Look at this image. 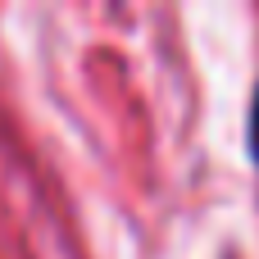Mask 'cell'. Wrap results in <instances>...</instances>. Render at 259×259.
Here are the masks:
<instances>
[{"label":"cell","instance_id":"obj_1","mask_svg":"<svg viewBox=\"0 0 259 259\" xmlns=\"http://www.w3.org/2000/svg\"><path fill=\"white\" fill-rule=\"evenodd\" d=\"M250 150H255V164H259V91H255V109H250Z\"/></svg>","mask_w":259,"mask_h":259}]
</instances>
